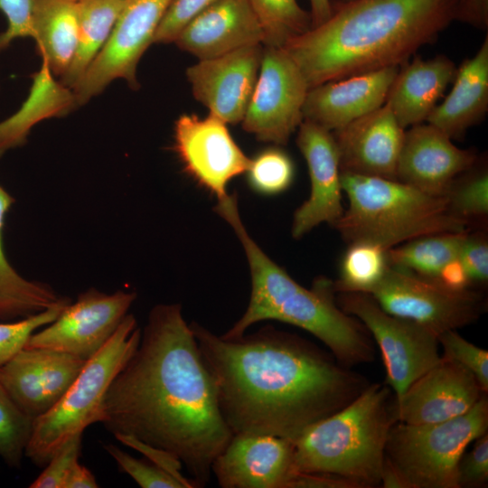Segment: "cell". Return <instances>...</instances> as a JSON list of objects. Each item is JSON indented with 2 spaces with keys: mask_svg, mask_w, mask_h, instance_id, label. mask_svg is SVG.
Listing matches in <instances>:
<instances>
[{
  "mask_svg": "<svg viewBox=\"0 0 488 488\" xmlns=\"http://www.w3.org/2000/svg\"><path fill=\"white\" fill-rule=\"evenodd\" d=\"M100 423L115 436L173 454L198 488L209 483L214 459L233 434L180 304L150 311L137 349L105 395Z\"/></svg>",
  "mask_w": 488,
  "mask_h": 488,
  "instance_id": "6da1fadb",
  "label": "cell"
},
{
  "mask_svg": "<svg viewBox=\"0 0 488 488\" xmlns=\"http://www.w3.org/2000/svg\"><path fill=\"white\" fill-rule=\"evenodd\" d=\"M233 435L291 441L354 400L371 384L332 353L267 325L237 340L190 324Z\"/></svg>",
  "mask_w": 488,
  "mask_h": 488,
  "instance_id": "7a4b0ae2",
  "label": "cell"
},
{
  "mask_svg": "<svg viewBox=\"0 0 488 488\" xmlns=\"http://www.w3.org/2000/svg\"><path fill=\"white\" fill-rule=\"evenodd\" d=\"M458 0H351L283 49L309 89L400 66L455 21Z\"/></svg>",
  "mask_w": 488,
  "mask_h": 488,
  "instance_id": "3957f363",
  "label": "cell"
},
{
  "mask_svg": "<svg viewBox=\"0 0 488 488\" xmlns=\"http://www.w3.org/2000/svg\"><path fill=\"white\" fill-rule=\"evenodd\" d=\"M215 211L233 229L249 262L251 291L242 316L222 335L237 340L254 324L276 320L299 327L320 340L344 367L369 363L375 348L366 327L337 305L333 281L315 280L308 289L293 279L258 246L242 223L235 193L218 200Z\"/></svg>",
  "mask_w": 488,
  "mask_h": 488,
  "instance_id": "277c9868",
  "label": "cell"
},
{
  "mask_svg": "<svg viewBox=\"0 0 488 488\" xmlns=\"http://www.w3.org/2000/svg\"><path fill=\"white\" fill-rule=\"evenodd\" d=\"M393 391L371 383L350 404L319 421L294 441L297 473L327 474L357 488L380 484L385 447L397 422Z\"/></svg>",
  "mask_w": 488,
  "mask_h": 488,
  "instance_id": "5b68a950",
  "label": "cell"
},
{
  "mask_svg": "<svg viewBox=\"0 0 488 488\" xmlns=\"http://www.w3.org/2000/svg\"><path fill=\"white\" fill-rule=\"evenodd\" d=\"M349 206L333 227L349 244L371 241L391 249L441 232L468 231L445 196L423 192L398 180L341 172Z\"/></svg>",
  "mask_w": 488,
  "mask_h": 488,
  "instance_id": "8992f818",
  "label": "cell"
},
{
  "mask_svg": "<svg viewBox=\"0 0 488 488\" xmlns=\"http://www.w3.org/2000/svg\"><path fill=\"white\" fill-rule=\"evenodd\" d=\"M141 333L135 316L127 314L106 344L86 361L59 401L33 420L26 457L38 466H45L68 439L101 421L105 395L137 349Z\"/></svg>",
  "mask_w": 488,
  "mask_h": 488,
  "instance_id": "52a82bcc",
  "label": "cell"
},
{
  "mask_svg": "<svg viewBox=\"0 0 488 488\" xmlns=\"http://www.w3.org/2000/svg\"><path fill=\"white\" fill-rule=\"evenodd\" d=\"M488 400L483 396L465 414L433 424L395 422L385 462L405 488H459L458 465L468 445L487 433Z\"/></svg>",
  "mask_w": 488,
  "mask_h": 488,
  "instance_id": "ba28073f",
  "label": "cell"
},
{
  "mask_svg": "<svg viewBox=\"0 0 488 488\" xmlns=\"http://www.w3.org/2000/svg\"><path fill=\"white\" fill-rule=\"evenodd\" d=\"M336 294L339 307L358 319L375 339L395 399L440 361L438 335L427 326L387 313L369 293Z\"/></svg>",
  "mask_w": 488,
  "mask_h": 488,
  "instance_id": "9c48e42d",
  "label": "cell"
},
{
  "mask_svg": "<svg viewBox=\"0 0 488 488\" xmlns=\"http://www.w3.org/2000/svg\"><path fill=\"white\" fill-rule=\"evenodd\" d=\"M369 294L387 313L421 324L438 336L473 324L485 308L483 296L474 290L452 289L392 267Z\"/></svg>",
  "mask_w": 488,
  "mask_h": 488,
  "instance_id": "30bf717a",
  "label": "cell"
},
{
  "mask_svg": "<svg viewBox=\"0 0 488 488\" xmlns=\"http://www.w3.org/2000/svg\"><path fill=\"white\" fill-rule=\"evenodd\" d=\"M172 0H125L108 42L71 89L77 106L101 93L112 81L121 79L133 89L138 62L154 43V37Z\"/></svg>",
  "mask_w": 488,
  "mask_h": 488,
  "instance_id": "8fae6325",
  "label": "cell"
},
{
  "mask_svg": "<svg viewBox=\"0 0 488 488\" xmlns=\"http://www.w3.org/2000/svg\"><path fill=\"white\" fill-rule=\"evenodd\" d=\"M308 89L300 69L283 48L264 46L243 129L258 141L286 145L304 120Z\"/></svg>",
  "mask_w": 488,
  "mask_h": 488,
  "instance_id": "7c38bea8",
  "label": "cell"
},
{
  "mask_svg": "<svg viewBox=\"0 0 488 488\" xmlns=\"http://www.w3.org/2000/svg\"><path fill=\"white\" fill-rule=\"evenodd\" d=\"M136 298L134 292L105 294L89 288L53 322L34 332L23 348L51 349L88 361L113 335Z\"/></svg>",
  "mask_w": 488,
  "mask_h": 488,
  "instance_id": "4fadbf2b",
  "label": "cell"
},
{
  "mask_svg": "<svg viewBox=\"0 0 488 488\" xmlns=\"http://www.w3.org/2000/svg\"><path fill=\"white\" fill-rule=\"evenodd\" d=\"M227 125L211 114H183L174 124V148L184 170L217 200L228 195V183L250 163Z\"/></svg>",
  "mask_w": 488,
  "mask_h": 488,
  "instance_id": "5bb4252c",
  "label": "cell"
},
{
  "mask_svg": "<svg viewBox=\"0 0 488 488\" xmlns=\"http://www.w3.org/2000/svg\"><path fill=\"white\" fill-rule=\"evenodd\" d=\"M263 44L198 60L186 70L195 99L226 124L241 123L252 96L263 55Z\"/></svg>",
  "mask_w": 488,
  "mask_h": 488,
  "instance_id": "9a60e30c",
  "label": "cell"
},
{
  "mask_svg": "<svg viewBox=\"0 0 488 488\" xmlns=\"http://www.w3.org/2000/svg\"><path fill=\"white\" fill-rule=\"evenodd\" d=\"M87 361L44 348H23L0 366V383L33 420L51 409Z\"/></svg>",
  "mask_w": 488,
  "mask_h": 488,
  "instance_id": "2e32d148",
  "label": "cell"
},
{
  "mask_svg": "<svg viewBox=\"0 0 488 488\" xmlns=\"http://www.w3.org/2000/svg\"><path fill=\"white\" fill-rule=\"evenodd\" d=\"M484 393L469 371L442 356L395 399V418L410 425L446 421L468 412Z\"/></svg>",
  "mask_w": 488,
  "mask_h": 488,
  "instance_id": "e0dca14e",
  "label": "cell"
},
{
  "mask_svg": "<svg viewBox=\"0 0 488 488\" xmlns=\"http://www.w3.org/2000/svg\"><path fill=\"white\" fill-rule=\"evenodd\" d=\"M296 473L294 442L269 435H233L211 465L222 488H288Z\"/></svg>",
  "mask_w": 488,
  "mask_h": 488,
  "instance_id": "ac0fdd59",
  "label": "cell"
},
{
  "mask_svg": "<svg viewBox=\"0 0 488 488\" xmlns=\"http://www.w3.org/2000/svg\"><path fill=\"white\" fill-rule=\"evenodd\" d=\"M296 145L306 161L311 183L308 199L294 214L292 236L299 239L321 223L333 226L344 209L339 156L333 133L303 120L298 127Z\"/></svg>",
  "mask_w": 488,
  "mask_h": 488,
  "instance_id": "d6986e66",
  "label": "cell"
},
{
  "mask_svg": "<svg viewBox=\"0 0 488 488\" xmlns=\"http://www.w3.org/2000/svg\"><path fill=\"white\" fill-rule=\"evenodd\" d=\"M476 155L455 145L430 124L405 130L397 167V180L423 192L445 196L452 183L475 164Z\"/></svg>",
  "mask_w": 488,
  "mask_h": 488,
  "instance_id": "ffe728a7",
  "label": "cell"
},
{
  "mask_svg": "<svg viewBox=\"0 0 488 488\" xmlns=\"http://www.w3.org/2000/svg\"><path fill=\"white\" fill-rule=\"evenodd\" d=\"M332 133L342 173L397 180L405 129L387 104Z\"/></svg>",
  "mask_w": 488,
  "mask_h": 488,
  "instance_id": "44dd1931",
  "label": "cell"
},
{
  "mask_svg": "<svg viewBox=\"0 0 488 488\" xmlns=\"http://www.w3.org/2000/svg\"><path fill=\"white\" fill-rule=\"evenodd\" d=\"M399 66L328 81L308 89L303 118L331 132L381 107Z\"/></svg>",
  "mask_w": 488,
  "mask_h": 488,
  "instance_id": "7402d4cb",
  "label": "cell"
},
{
  "mask_svg": "<svg viewBox=\"0 0 488 488\" xmlns=\"http://www.w3.org/2000/svg\"><path fill=\"white\" fill-rule=\"evenodd\" d=\"M262 42V29L249 0H215L174 42L198 60Z\"/></svg>",
  "mask_w": 488,
  "mask_h": 488,
  "instance_id": "603a6c76",
  "label": "cell"
},
{
  "mask_svg": "<svg viewBox=\"0 0 488 488\" xmlns=\"http://www.w3.org/2000/svg\"><path fill=\"white\" fill-rule=\"evenodd\" d=\"M456 68L444 55L429 60L416 57L402 64L389 88L385 104L399 126L408 127L427 121L449 83Z\"/></svg>",
  "mask_w": 488,
  "mask_h": 488,
  "instance_id": "cb8c5ba5",
  "label": "cell"
},
{
  "mask_svg": "<svg viewBox=\"0 0 488 488\" xmlns=\"http://www.w3.org/2000/svg\"><path fill=\"white\" fill-rule=\"evenodd\" d=\"M449 94L427 122L451 139L461 137L482 120L488 109V36L475 54L456 70Z\"/></svg>",
  "mask_w": 488,
  "mask_h": 488,
  "instance_id": "d4e9b609",
  "label": "cell"
},
{
  "mask_svg": "<svg viewBox=\"0 0 488 488\" xmlns=\"http://www.w3.org/2000/svg\"><path fill=\"white\" fill-rule=\"evenodd\" d=\"M54 77L42 59L41 69L33 77L26 100L15 113L0 121V157L23 145L32 127L40 121L61 117L77 107L72 89Z\"/></svg>",
  "mask_w": 488,
  "mask_h": 488,
  "instance_id": "484cf974",
  "label": "cell"
},
{
  "mask_svg": "<svg viewBox=\"0 0 488 488\" xmlns=\"http://www.w3.org/2000/svg\"><path fill=\"white\" fill-rule=\"evenodd\" d=\"M33 30L38 52L54 76L68 70L77 46V2L34 0Z\"/></svg>",
  "mask_w": 488,
  "mask_h": 488,
  "instance_id": "4316f807",
  "label": "cell"
},
{
  "mask_svg": "<svg viewBox=\"0 0 488 488\" xmlns=\"http://www.w3.org/2000/svg\"><path fill=\"white\" fill-rule=\"evenodd\" d=\"M14 199L0 185V320H20L45 311L63 298L45 284L21 277L10 265L3 246L5 218Z\"/></svg>",
  "mask_w": 488,
  "mask_h": 488,
  "instance_id": "83f0119b",
  "label": "cell"
},
{
  "mask_svg": "<svg viewBox=\"0 0 488 488\" xmlns=\"http://www.w3.org/2000/svg\"><path fill=\"white\" fill-rule=\"evenodd\" d=\"M125 0L77 2L78 39L73 59L60 81L72 89L100 52L114 29Z\"/></svg>",
  "mask_w": 488,
  "mask_h": 488,
  "instance_id": "f1b7e54d",
  "label": "cell"
},
{
  "mask_svg": "<svg viewBox=\"0 0 488 488\" xmlns=\"http://www.w3.org/2000/svg\"><path fill=\"white\" fill-rule=\"evenodd\" d=\"M468 231L422 236L388 249L389 267L436 278L441 268L458 258Z\"/></svg>",
  "mask_w": 488,
  "mask_h": 488,
  "instance_id": "f546056e",
  "label": "cell"
},
{
  "mask_svg": "<svg viewBox=\"0 0 488 488\" xmlns=\"http://www.w3.org/2000/svg\"><path fill=\"white\" fill-rule=\"evenodd\" d=\"M388 249L371 241L349 243L341 264L339 278L333 282L338 292L370 293L389 267Z\"/></svg>",
  "mask_w": 488,
  "mask_h": 488,
  "instance_id": "4dcf8cb0",
  "label": "cell"
},
{
  "mask_svg": "<svg viewBox=\"0 0 488 488\" xmlns=\"http://www.w3.org/2000/svg\"><path fill=\"white\" fill-rule=\"evenodd\" d=\"M263 33V46L283 48L311 28L309 12L296 0H249Z\"/></svg>",
  "mask_w": 488,
  "mask_h": 488,
  "instance_id": "1f68e13d",
  "label": "cell"
},
{
  "mask_svg": "<svg viewBox=\"0 0 488 488\" xmlns=\"http://www.w3.org/2000/svg\"><path fill=\"white\" fill-rule=\"evenodd\" d=\"M33 423L0 383V457L8 466H21Z\"/></svg>",
  "mask_w": 488,
  "mask_h": 488,
  "instance_id": "d6a6232c",
  "label": "cell"
},
{
  "mask_svg": "<svg viewBox=\"0 0 488 488\" xmlns=\"http://www.w3.org/2000/svg\"><path fill=\"white\" fill-rule=\"evenodd\" d=\"M246 174L252 190L260 194L274 195L290 187L295 176V167L292 159L285 151L270 147L250 159Z\"/></svg>",
  "mask_w": 488,
  "mask_h": 488,
  "instance_id": "836d02e7",
  "label": "cell"
},
{
  "mask_svg": "<svg viewBox=\"0 0 488 488\" xmlns=\"http://www.w3.org/2000/svg\"><path fill=\"white\" fill-rule=\"evenodd\" d=\"M449 211L469 225L483 221L488 214V174L486 170L458 176L445 194Z\"/></svg>",
  "mask_w": 488,
  "mask_h": 488,
  "instance_id": "e575fe53",
  "label": "cell"
},
{
  "mask_svg": "<svg viewBox=\"0 0 488 488\" xmlns=\"http://www.w3.org/2000/svg\"><path fill=\"white\" fill-rule=\"evenodd\" d=\"M70 303L63 297L54 306L29 317L0 324V366L22 350L29 337L39 328L53 322Z\"/></svg>",
  "mask_w": 488,
  "mask_h": 488,
  "instance_id": "d590c367",
  "label": "cell"
},
{
  "mask_svg": "<svg viewBox=\"0 0 488 488\" xmlns=\"http://www.w3.org/2000/svg\"><path fill=\"white\" fill-rule=\"evenodd\" d=\"M443 347V357L455 361L469 371L483 392L488 390V352L463 338L456 330H449L438 336Z\"/></svg>",
  "mask_w": 488,
  "mask_h": 488,
  "instance_id": "8d00e7d4",
  "label": "cell"
},
{
  "mask_svg": "<svg viewBox=\"0 0 488 488\" xmlns=\"http://www.w3.org/2000/svg\"><path fill=\"white\" fill-rule=\"evenodd\" d=\"M119 471L127 474L142 488H185L184 484L154 464L133 457L117 446H104Z\"/></svg>",
  "mask_w": 488,
  "mask_h": 488,
  "instance_id": "74e56055",
  "label": "cell"
},
{
  "mask_svg": "<svg viewBox=\"0 0 488 488\" xmlns=\"http://www.w3.org/2000/svg\"><path fill=\"white\" fill-rule=\"evenodd\" d=\"M82 435L68 439L52 455L42 474L30 484L31 488H63L81 450Z\"/></svg>",
  "mask_w": 488,
  "mask_h": 488,
  "instance_id": "f35d334b",
  "label": "cell"
},
{
  "mask_svg": "<svg viewBox=\"0 0 488 488\" xmlns=\"http://www.w3.org/2000/svg\"><path fill=\"white\" fill-rule=\"evenodd\" d=\"M215 0H172L154 37V43L174 42L182 31Z\"/></svg>",
  "mask_w": 488,
  "mask_h": 488,
  "instance_id": "ab89813d",
  "label": "cell"
},
{
  "mask_svg": "<svg viewBox=\"0 0 488 488\" xmlns=\"http://www.w3.org/2000/svg\"><path fill=\"white\" fill-rule=\"evenodd\" d=\"M34 0H0V12L7 20V27L0 33V52L18 38H34Z\"/></svg>",
  "mask_w": 488,
  "mask_h": 488,
  "instance_id": "60d3db41",
  "label": "cell"
},
{
  "mask_svg": "<svg viewBox=\"0 0 488 488\" xmlns=\"http://www.w3.org/2000/svg\"><path fill=\"white\" fill-rule=\"evenodd\" d=\"M488 480V435L474 440L472 450L463 455L458 465V486L480 487Z\"/></svg>",
  "mask_w": 488,
  "mask_h": 488,
  "instance_id": "b9f144b4",
  "label": "cell"
},
{
  "mask_svg": "<svg viewBox=\"0 0 488 488\" xmlns=\"http://www.w3.org/2000/svg\"><path fill=\"white\" fill-rule=\"evenodd\" d=\"M470 283L484 284L488 280V243L484 235L467 233L459 256Z\"/></svg>",
  "mask_w": 488,
  "mask_h": 488,
  "instance_id": "7bdbcfd3",
  "label": "cell"
},
{
  "mask_svg": "<svg viewBox=\"0 0 488 488\" xmlns=\"http://www.w3.org/2000/svg\"><path fill=\"white\" fill-rule=\"evenodd\" d=\"M115 437L123 445L143 454L149 462H152V464L181 481L185 488H198L194 481L184 477L181 474L183 463L173 454L144 443L131 436L118 435Z\"/></svg>",
  "mask_w": 488,
  "mask_h": 488,
  "instance_id": "ee69618b",
  "label": "cell"
},
{
  "mask_svg": "<svg viewBox=\"0 0 488 488\" xmlns=\"http://www.w3.org/2000/svg\"><path fill=\"white\" fill-rule=\"evenodd\" d=\"M455 21L486 30L488 27V0H458Z\"/></svg>",
  "mask_w": 488,
  "mask_h": 488,
  "instance_id": "f6af8a7d",
  "label": "cell"
},
{
  "mask_svg": "<svg viewBox=\"0 0 488 488\" xmlns=\"http://www.w3.org/2000/svg\"><path fill=\"white\" fill-rule=\"evenodd\" d=\"M288 488H357V486L333 474L296 473Z\"/></svg>",
  "mask_w": 488,
  "mask_h": 488,
  "instance_id": "bcb514c9",
  "label": "cell"
},
{
  "mask_svg": "<svg viewBox=\"0 0 488 488\" xmlns=\"http://www.w3.org/2000/svg\"><path fill=\"white\" fill-rule=\"evenodd\" d=\"M449 288L461 290L471 285L465 269L459 258L446 264L435 278Z\"/></svg>",
  "mask_w": 488,
  "mask_h": 488,
  "instance_id": "7dc6e473",
  "label": "cell"
},
{
  "mask_svg": "<svg viewBox=\"0 0 488 488\" xmlns=\"http://www.w3.org/2000/svg\"><path fill=\"white\" fill-rule=\"evenodd\" d=\"M99 484L93 474L77 463L69 474L63 488H97Z\"/></svg>",
  "mask_w": 488,
  "mask_h": 488,
  "instance_id": "c3c4849f",
  "label": "cell"
},
{
  "mask_svg": "<svg viewBox=\"0 0 488 488\" xmlns=\"http://www.w3.org/2000/svg\"><path fill=\"white\" fill-rule=\"evenodd\" d=\"M311 27L317 26L326 21L333 12L331 0H309Z\"/></svg>",
  "mask_w": 488,
  "mask_h": 488,
  "instance_id": "681fc988",
  "label": "cell"
},
{
  "mask_svg": "<svg viewBox=\"0 0 488 488\" xmlns=\"http://www.w3.org/2000/svg\"><path fill=\"white\" fill-rule=\"evenodd\" d=\"M347 1H351V0H340V2H347Z\"/></svg>",
  "mask_w": 488,
  "mask_h": 488,
  "instance_id": "f907efd6",
  "label": "cell"
},
{
  "mask_svg": "<svg viewBox=\"0 0 488 488\" xmlns=\"http://www.w3.org/2000/svg\"><path fill=\"white\" fill-rule=\"evenodd\" d=\"M70 1L78 2V1H80V0H70Z\"/></svg>",
  "mask_w": 488,
  "mask_h": 488,
  "instance_id": "816d5d0a",
  "label": "cell"
}]
</instances>
